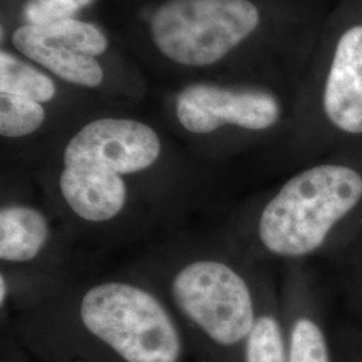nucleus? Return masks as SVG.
<instances>
[{"instance_id":"5","label":"nucleus","mask_w":362,"mask_h":362,"mask_svg":"<svg viewBox=\"0 0 362 362\" xmlns=\"http://www.w3.org/2000/svg\"><path fill=\"white\" fill-rule=\"evenodd\" d=\"M161 152L155 130L129 118H101L85 125L67 143L65 167L132 175L152 167Z\"/></svg>"},{"instance_id":"2","label":"nucleus","mask_w":362,"mask_h":362,"mask_svg":"<svg viewBox=\"0 0 362 362\" xmlns=\"http://www.w3.org/2000/svg\"><path fill=\"white\" fill-rule=\"evenodd\" d=\"M81 320L91 334L127 362H177L179 332L164 305L139 286L106 282L81 300Z\"/></svg>"},{"instance_id":"15","label":"nucleus","mask_w":362,"mask_h":362,"mask_svg":"<svg viewBox=\"0 0 362 362\" xmlns=\"http://www.w3.org/2000/svg\"><path fill=\"white\" fill-rule=\"evenodd\" d=\"M287 362H330L324 332L309 317H300L293 324Z\"/></svg>"},{"instance_id":"4","label":"nucleus","mask_w":362,"mask_h":362,"mask_svg":"<svg viewBox=\"0 0 362 362\" xmlns=\"http://www.w3.org/2000/svg\"><path fill=\"white\" fill-rule=\"evenodd\" d=\"M172 296L189 321L224 346L247 338L257 321L246 279L220 260L202 259L184 266L173 278Z\"/></svg>"},{"instance_id":"11","label":"nucleus","mask_w":362,"mask_h":362,"mask_svg":"<svg viewBox=\"0 0 362 362\" xmlns=\"http://www.w3.org/2000/svg\"><path fill=\"white\" fill-rule=\"evenodd\" d=\"M0 93L34 100L39 104L55 97L57 88L52 78L35 67L23 64L8 52H0Z\"/></svg>"},{"instance_id":"1","label":"nucleus","mask_w":362,"mask_h":362,"mask_svg":"<svg viewBox=\"0 0 362 362\" xmlns=\"http://www.w3.org/2000/svg\"><path fill=\"white\" fill-rule=\"evenodd\" d=\"M361 203L358 170L341 164L302 170L286 181L263 208L259 240L276 257H308L321 250L337 226Z\"/></svg>"},{"instance_id":"17","label":"nucleus","mask_w":362,"mask_h":362,"mask_svg":"<svg viewBox=\"0 0 362 362\" xmlns=\"http://www.w3.org/2000/svg\"><path fill=\"white\" fill-rule=\"evenodd\" d=\"M7 296H8L7 279H6V278H4V275L1 274V276H0V305H1V306L6 303Z\"/></svg>"},{"instance_id":"10","label":"nucleus","mask_w":362,"mask_h":362,"mask_svg":"<svg viewBox=\"0 0 362 362\" xmlns=\"http://www.w3.org/2000/svg\"><path fill=\"white\" fill-rule=\"evenodd\" d=\"M50 238L46 216L35 208L6 206L0 211V259L23 263L37 258Z\"/></svg>"},{"instance_id":"6","label":"nucleus","mask_w":362,"mask_h":362,"mask_svg":"<svg viewBox=\"0 0 362 362\" xmlns=\"http://www.w3.org/2000/svg\"><path fill=\"white\" fill-rule=\"evenodd\" d=\"M281 106L266 91L226 89L196 83L181 91L176 116L181 127L194 134H208L224 125L243 129L264 130L279 119Z\"/></svg>"},{"instance_id":"14","label":"nucleus","mask_w":362,"mask_h":362,"mask_svg":"<svg viewBox=\"0 0 362 362\" xmlns=\"http://www.w3.org/2000/svg\"><path fill=\"white\" fill-rule=\"evenodd\" d=\"M246 362H287L282 329L275 317L257 318L246 338Z\"/></svg>"},{"instance_id":"13","label":"nucleus","mask_w":362,"mask_h":362,"mask_svg":"<svg viewBox=\"0 0 362 362\" xmlns=\"http://www.w3.org/2000/svg\"><path fill=\"white\" fill-rule=\"evenodd\" d=\"M43 106L30 98L0 93V134L7 139L28 136L42 127Z\"/></svg>"},{"instance_id":"8","label":"nucleus","mask_w":362,"mask_h":362,"mask_svg":"<svg viewBox=\"0 0 362 362\" xmlns=\"http://www.w3.org/2000/svg\"><path fill=\"white\" fill-rule=\"evenodd\" d=\"M59 189L71 211L93 223L115 219L128 197L121 175L97 169L65 167L59 176Z\"/></svg>"},{"instance_id":"9","label":"nucleus","mask_w":362,"mask_h":362,"mask_svg":"<svg viewBox=\"0 0 362 362\" xmlns=\"http://www.w3.org/2000/svg\"><path fill=\"white\" fill-rule=\"evenodd\" d=\"M13 43L16 50L66 82L85 88H97L104 81V70L94 57L52 43L38 34L31 25L16 28L13 34Z\"/></svg>"},{"instance_id":"16","label":"nucleus","mask_w":362,"mask_h":362,"mask_svg":"<svg viewBox=\"0 0 362 362\" xmlns=\"http://www.w3.org/2000/svg\"><path fill=\"white\" fill-rule=\"evenodd\" d=\"M94 0H30L25 7L27 25L45 26L57 21L70 19Z\"/></svg>"},{"instance_id":"12","label":"nucleus","mask_w":362,"mask_h":362,"mask_svg":"<svg viewBox=\"0 0 362 362\" xmlns=\"http://www.w3.org/2000/svg\"><path fill=\"white\" fill-rule=\"evenodd\" d=\"M34 27L43 38L89 57L101 55L109 47V42L100 28L73 18Z\"/></svg>"},{"instance_id":"3","label":"nucleus","mask_w":362,"mask_h":362,"mask_svg":"<svg viewBox=\"0 0 362 362\" xmlns=\"http://www.w3.org/2000/svg\"><path fill=\"white\" fill-rule=\"evenodd\" d=\"M250 0H168L151 21L156 47L189 67L216 64L248 38L259 25Z\"/></svg>"},{"instance_id":"7","label":"nucleus","mask_w":362,"mask_h":362,"mask_svg":"<svg viewBox=\"0 0 362 362\" xmlns=\"http://www.w3.org/2000/svg\"><path fill=\"white\" fill-rule=\"evenodd\" d=\"M330 122L350 134L362 133V26L349 28L337 45L324 94Z\"/></svg>"}]
</instances>
